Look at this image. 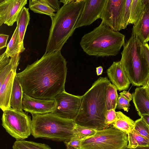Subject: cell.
Listing matches in <instances>:
<instances>
[{
	"label": "cell",
	"mask_w": 149,
	"mask_h": 149,
	"mask_svg": "<svg viewBox=\"0 0 149 149\" xmlns=\"http://www.w3.org/2000/svg\"><path fill=\"white\" fill-rule=\"evenodd\" d=\"M66 65L61 50L45 53L16 76L27 95L36 98L54 99L65 90Z\"/></svg>",
	"instance_id": "6da1fadb"
},
{
	"label": "cell",
	"mask_w": 149,
	"mask_h": 149,
	"mask_svg": "<svg viewBox=\"0 0 149 149\" xmlns=\"http://www.w3.org/2000/svg\"><path fill=\"white\" fill-rule=\"evenodd\" d=\"M110 82L107 77H100L82 96L81 107L74 120L76 124L96 131L109 127L105 123L106 97Z\"/></svg>",
	"instance_id": "7a4b0ae2"
},
{
	"label": "cell",
	"mask_w": 149,
	"mask_h": 149,
	"mask_svg": "<svg viewBox=\"0 0 149 149\" xmlns=\"http://www.w3.org/2000/svg\"><path fill=\"white\" fill-rule=\"evenodd\" d=\"M84 2L85 0H74L63 5L55 16L50 17L52 23L45 53L61 50L75 29Z\"/></svg>",
	"instance_id": "3957f363"
},
{
	"label": "cell",
	"mask_w": 149,
	"mask_h": 149,
	"mask_svg": "<svg viewBox=\"0 0 149 149\" xmlns=\"http://www.w3.org/2000/svg\"><path fill=\"white\" fill-rule=\"evenodd\" d=\"M125 42V36L112 30L102 21L100 24L81 38L80 45L90 56L97 57L115 56Z\"/></svg>",
	"instance_id": "277c9868"
},
{
	"label": "cell",
	"mask_w": 149,
	"mask_h": 149,
	"mask_svg": "<svg viewBox=\"0 0 149 149\" xmlns=\"http://www.w3.org/2000/svg\"><path fill=\"white\" fill-rule=\"evenodd\" d=\"M31 114V134L34 138L65 143L74 136L73 130L76 125L74 120L61 118L53 112Z\"/></svg>",
	"instance_id": "5b68a950"
},
{
	"label": "cell",
	"mask_w": 149,
	"mask_h": 149,
	"mask_svg": "<svg viewBox=\"0 0 149 149\" xmlns=\"http://www.w3.org/2000/svg\"><path fill=\"white\" fill-rule=\"evenodd\" d=\"M141 43L131 36L125 43L120 60L131 84L143 86L149 77V70L141 49Z\"/></svg>",
	"instance_id": "8992f818"
},
{
	"label": "cell",
	"mask_w": 149,
	"mask_h": 149,
	"mask_svg": "<svg viewBox=\"0 0 149 149\" xmlns=\"http://www.w3.org/2000/svg\"><path fill=\"white\" fill-rule=\"evenodd\" d=\"M127 133L113 127L97 131L93 136L84 139L83 149H125L128 145Z\"/></svg>",
	"instance_id": "52a82bcc"
},
{
	"label": "cell",
	"mask_w": 149,
	"mask_h": 149,
	"mask_svg": "<svg viewBox=\"0 0 149 149\" xmlns=\"http://www.w3.org/2000/svg\"><path fill=\"white\" fill-rule=\"evenodd\" d=\"M3 112L2 126L16 140H24L31 134L32 121L30 116L11 107Z\"/></svg>",
	"instance_id": "ba28073f"
},
{
	"label": "cell",
	"mask_w": 149,
	"mask_h": 149,
	"mask_svg": "<svg viewBox=\"0 0 149 149\" xmlns=\"http://www.w3.org/2000/svg\"><path fill=\"white\" fill-rule=\"evenodd\" d=\"M81 98L82 96L72 95L64 90L55 97L56 105L52 112L61 118L74 120L81 107Z\"/></svg>",
	"instance_id": "9c48e42d"
},
{
	"label": "cell",
	"mask_w": 149,
	"mask_h": 149,
	"mask_svg": "<svg viewBox=\"0 0 149 149\" xmlns=\"http://www.w3.org/2000/svg\"><path fill=\"white\" fill-rule=\"evenodd\" d=\"M126 0H107L100 19L112 30H121Z\"/></svg>",
	"instance_id": "30bf717a"
},
{
	"label": "cell",
	"mask_w": 149,
	"mask_h": 149,
	"mask_svg": "<svg viewBox=\"0 0 149 149\" xmlns=\"http://www.w3.org/2000/svg\"><path fill=\"white\" fill-rule=\"evenodd\" d=\"M107 0H85L84 7L75 29L89 25L100 18Z\"/></svg>",
	"instance_id": "8fae6325"
},
{
	"label": "cell",
	"mask_w": 149,
	"mask_h": 149,
	"mask_svg": "<svg viewBox=\"0 0 149 149\" xmlns=\"http://www.w3.org/2000/svg\"><path fill=\"white\" fill-rule=\"evenodd\" d=\"M27 3V0H1L0 26H12Z\"/></svg>",
	"instance_id": "7c38bea8"
},
{
	"label": "cell",
	"mask_w": 149,
	"mask_h": 149,
	"mask_svg": "<svg viewBox=\"0 0 149 149\" xmlns=\"http://www.w3.org/2000/svg\"><path fill=\"white\" fill-rule=\"evenodd\" d=\"M56 105L55 99H44L36 98L23 93L22 109L31 114H44L52 112Z\"/></svg>",
	"instance_id": "4fadbf2b"
},
{
	"label": "cell",
	"mask_w": 149,
	"mask_h": 149,
	"mask_svg": "<svg viewBox=\"0 0 149 149\" xmlns=\"http://www.w3.org/2000/svg\"><path fill=\"white\" fill-rule=\"evenodd\" d=\"M110 81L119 91L127 89L131 84L120 61H114L107 70Z\"/></svg>",
	"instance_id": "5bb4252c"
},
{
	"label": "cell",
	"mask_w": 149,
	"mask_h": 149,
	"mask_svg": "<svg viewBox=\"0 0 149 149\" xmlns=\"http://www.w3.org/2000/svg\"><path fill=\"white\" fill-rule=\"evenodd\" d=\"M144 11L140 17L133 25L132 36L137 38L142 44L149 41V0H146Z\"/></svg>",
	"instance_id": "9a60e30c"
},
{
	"label": "cell",
	"mask_w": 149,
	"mask_h": 149,
	"mask_svg": "<svg viewBox=\"0 0 149 149\" xmlns=\"http://www.w3.org/2000/svg\"><path fill=\"white\" fill-rule=\"evenodd\" d=\"M16 74V71L11 70L0 87V108L3 111L11 107L10 99Z\"/></svg>",
	"instance_id": "2e32d148"
},
{
	"label": "cell",
	"mask_w": 149,
	"mask_h": 149,
	"mask_svg": "<svg viewBox=\"0 0 149 149\" xmlns=\"http://www.w3.org/2000/svg\"><path fill=\"white\" fill-rule=\"evenodd\" d=\"M132 95L133 102L139 116L149 115V96L145 87H137Z\"/></svg>",
	"instance_id": "e0dca14e"
},
{
	"label": "cell",
	"mask_w": 149,
	"mask_h": 149,
	"mask_svg": "<svg viewBox=\"0 0 149 149\" xmlns=\"http://www.w3.org/2000/svg\"><path fill=\"white\" fill-rule=\"evenodd\" d=\"M29 8L24 7L20 13L17 21L18 31V45L21 52L25 49L24 46L23 40L27 26L30 20Z\"/></svg>",
	"instance_id": "ac0fdd59"
},
{
	"label": "cell",
	"mask_w": 149,
	"mask_h": 149,
	"mask_svg": "<svg viewBox=\"0 0 149 149\" xmlns=\"http://www.w3.org/2000/svg\"><path fill=\"white\" fill-rule=\"evenodd\" d=\"M23 92L16 74L13 82L10 101V107L16 111L23 112L22 99Z\"/></svg>",
	"instance_id": "d6986e66"
},
{
	"label": "cell",
	"mask_w": 149,
	"mask_h": 149,
	"mask_svg": "<svg viewBox=\"0 0 149 149\" xmlns=\"http://www.w3.org/2000/svg\"><path fill=\"white\" fill-rule=\"evenodd\" d=\"M117 118L112 123L113 127L127 134L134 129L135 122L120 111L116 112Z\"/></svg>",
	"instance_id": "ffe728a7"
},
{
	"label": "cell",
	"mask_w": 149,
	"mask_h": 149,
	"mask_svg": "<svg viewBox=\"0 0 149 149\" xmlns=\"http://www.w3.org/2000/svg\"><path fill=\"white\" fill-rule=\"evenodd\" d=\"M29 7L34 12L46 15L50 17L55 16V12H57L49 5L45 0H30Z\"/></svg>",
	"instance_id": "44dd1931"
},
{
	"label": "cell",
	"mask_w": 149,
	"mask_h": 149,
	"mask_svg": "<svg viewBox=\"0 0 149 149\" xmlns=\"http://www.w3.org/2000/svg\"><path fill=\"white\" fill-rule=\"evenodd\" d=\"M146 3V0H132L129 24H134L142 15Z\"/></svg>",
	"instance_id": "7402d4cb"
},
{
	"label": "cell",
	"mask_w": 149,
	"mask_h": 149,
	"mask_svg": "<svg viewBox=\"0 0 149 149\" xmlns=\"http://www.w3.org/2000/svg\"><path fill=\"white\" fill-rule=\"evenodd\" d=\"M128 144L127 148L149 147V140L138 134L134 130L127 134Z\"/></svg>",
	"instance_id": "603a6c76"
},
{
	"label": "cell",
	"mask_w": 149,
	"mask_h": 149,
	"mask_svg": "<svg viewBox=\"0 0 149 149\" xmlns=\"http://www.w3.org/2000/svg\"><path fill=\"white\" fill-rule=\"evenodd\" d=\"M116 87L110 82L108 85L106 97V106L107 111L113 109L115 110L117 106L118 95Z\"/></svg>",
	"instance_id": "cb8c5ba5"
},
{
	"label": "cell",
	"mask_w": 149,
	"mask_h": 149,
	"mask_svg": "<svg viewBox=\"0 0 149 149\" xmlns=\"http://www.w3.org/2000/svg\"><path fill=\"white\" fill-rule=\"evenodd\" d=\"M12 147L13 149H52L44 143L24 140H16Z\"/></svg>",
	"instance_id": "d4e9b609"
},
{
	"label": "cell",
	"mask_w": 149,
	"mask_h": 149,
	"mask_svg": "<svg viewBox=\"0 0 149 149\" xmlns=\"http://www.w3.org/2000/svg\"><path fill=\"white\" fill-rule=\"evenodd\" d=\"M5 52L7 55L10 57L18 53H22L18 45V31L17 26L8 44Z\"/></svg>",
	"instance_id": "484cf974"
},
{
	"label": "cell",
	"mask_w": 149,
	"mask_h": 149,
	"mask_svg": "<svg viewBox=\"0 0 149 149\" xmlns=\"http://www.w3.org/2000/svg\"><path fill=\"white\" fill-rule=\"evenodd\" d=\"M118 95L116 108L123 109L125 111L128 112L130 106V102L132 99V96L129 91H124Z\"/></svg>",
	"instance_id": "4316f807"
},
{
	"label": "cell",
	"mask_w": 149,
	"mask_h": 149,
	"mask_svg": "<svg viewBox=\"0 0 149 149\" xmlns=\"http://www.w3.org/2000/svg\"><path fill=\"white\" fill-rule=\"evenodd\" d=\"M96 130L93 129L76 125L73 130L74 136L84 139L94 135Z\"/></svg>",
	"instance_id": "83f0119b"
},
{
	"label": "cell",
	"mask_w": 149,
	"mask_h": 149,
	"mask_svg": "<svg viewBox=\"0 0 149 149\" xmlns=\"http://www.w3.org/2000/svg\"><path fill=\"white\" fill-rule=\"evenodd\" d=\"M134 122V130L140 135L149 140V126L141 118Z\"/></svg>",
	"instance_id": "f1b7e54d"
},
{
	"label": "cell",
	"mask_w": 149,
	"mask_h": 149,
	"mask_svg": "<svg viewBox=\"0 0 149 149\" xmlns=\"http://www.w3.org/2000/svg\"><path fill=\"white\" fill-rule=\"evenodd\" d=\"M132 1V0H126L121 25L122 29H125L129 24Z\"/></svg>",
	"instance_id": "f546056e"
},
{
	"label": "cell",
	"mask_w": 149,
	"mask_h": 149,
	"mask_svg": "<svg viewBox=\"0 0 149 149\" xmlns=\"http://www.w3.org/2000/svg\"><path fill=\"white\" fill-rule=\"evenodd\" d=\"M84 140L74 136L68 142L64 143L66 147L74 149H79L81 148V144Z\"/></svg>",
	"instance_id": "4dcf8cb0"
},
{
	"label": "cell",
	"mask_w": 149,
	"mask_h": 149,
	"mask_svg": "<svg viewBox=\"0 0 149 149\" xmlns=\"http://www.w3.org/2000/svg\"><path fill=\"white\" fill-rule=\"evenodd\" d=\"M116 112L113 109L107 111L105 115V123L108 126L111 124L117 118Z\"/></svg>",
	"instance_id": "1f68e13d"
},
{
	"label": "cell",
	"mask_w": 149,
	"mask_h": 149,
	"mask_svg": "<svg viewBox=\"0 0 149 149\" xmlns=\"http://www.w3.org/2000/svg\"><path fill=\"white\" fill-rule=\"evenodd\" d=\"M5 52L0 56V70L8 65L11 62V59Z\"/></svg>",
	"instance_id": "d6a6232c"
},
{
	"label": "cell",
	"mask_w": 149,
	"mask_h": 149,
	"mask_svg": "<svg viewBox=\"0 0 149 149\" xmlns=\"http://www.w3.org/2000/svg\"><path fill=\"white\" fill-rule=\"evenodd\" d=\"M141 49L146 58L149 70V45L147 43L142 44L141 43Z\"/></svg>",
	"instance_id": "836d02e7"
},
{
	"label": "cell",
	"mask_w": 149,
	"mask_h": 149,
	"mask_svg": "<svg viewBox=\"0 0 149 149\" xmlns=\"http://www.w3.org/2000/svg\"><path fill=\"white\" fill-rule=\"evenodd\" d=\"M49 5L56 12L58 10L61 2L57 0H45Z\"/></svg>",
	"instance_id": "e575fe53"
},
{
	"label": "cell",
	"mask_w": 149,
	"mask_h": 149,
	"mask_svg": "<svg viewBox=\"0 0 149 149\" xmlns=\"http://www.w3.org/2000/svg\"><path fill=\"white\" fill-rule=\"evenodd\" d=\"M9 36L1 34H0V49L7 47V42Z\"/></svg>",
	"instance_id": "d590c367"
},
{
	"label": "cell",
	"mask_w": 149,
	"mask_h": 149,
	"mask_svg": "<svg viewBox=\"0 0 149 149\" xmlns=\"http://www.w3.org/2000/svg\"><path fill=\"white\" fill-rule=\"evenodd\" d=\"M141 117L149 126V115L147 114L143 115Z\"/></svg>",
	"instance_id": "8d00e7d4"
},
{
	"label": "cell",
	"mask_w": 149,
	"mask_h": 149,
	"mask_svg": "<svg viewBox=\"0 0 149 149\" xmlns=\"http://www.w3.org/2000/svg\"><path fill=\"white\" fill-rule=\"evenodd\" d=\"M103 68L101 66L98 67L96 68V72L97 76L102 74Z\"/></svg>",
	"instance_id": "74e56055"
},
{
	"label": "cell",
	"mask_w": 149,
	"mask_h": 149,
	"mask_svg": "<svg viewBox=\"0 0 149 149\" xmlns=\"http://www.w3.org/2000/svg\"><path fill=\"white\" fill-rule=\"evenodd\" d=\"M143 86L146 88L149 96V77L146 84Z\"/></svg>",
	"instance_id": "f35d334b"
},
{
	"label": "cell",
	"mask_w": 149,
	"mask_h": 149,
	"mask_svg": "<svg viewBox=\"0 0 149 149\" xmlns=\"http://www.w3.org/2000/svg\"><path fill=\"white\" fill-rule=\"evenodd\" d=\"M74 0H60V1L61 2L63 3L64 5H65L68 4L73 1Z\"/></svg>",
	"instance_id": "ab89813d"
},
{
	"label": "cell",
	"mask_w": 149,
	"mask_h": 149,
	"mask_svg": "<svg viewBox=\"0 0 149 149\" xmlns=\"http://www.w3.org/2000/svg\"><path fill=\"white\" fill-rule=\"evenodd\" d=\"M125 149H149V147H138L134 148H126Z\"/></svg>",
	"instance_id": "60d3db41"
},
{
	"label": "cell",
	"mask_w": 149,
	"mask_h": 149,
	"mask_svg": "<svg viewBox=\"0 0 149 149\" xmlns=\"http://www.w3.org/2000/svg\"><path fill=\"white\" fill-rule=\"evenodd\" d=\"M67 148V149H73V148H69V147H66ZM83 149L81 148L80 149Z\"/></svg>",
	"instance_id": "b9f144b4"
},
{
	"label": "cell",
	"mask_w": 149,
	"mask_h": 149,
	"mask_svg": "<svg viewBox=\"0 0 149 149\" xmlns=\"http://www.w3.org/2000/svg\"></svg>",
	"instance_id": "7bdbcfd3"
}]
</instances>
